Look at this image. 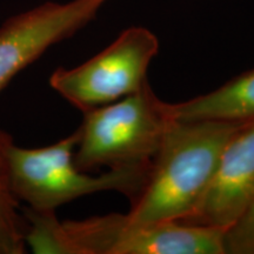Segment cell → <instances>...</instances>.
I'll use <instances>...</instances> for the list:
<instances>
[{
	"instance_id": "1",
	"label": "cell",
	"mask_w": 254,
	"mask_h": 254,
	"mask_svg": "<svg viewBox=\"0 0 254 254\" xmlns=\"http://www.w3.org/2000/svg\"><path fill=\"white\" fill-rule=\"evenodd\" d=\"M24 215L27 249L38 254H226V230L220 227L135 224L120 213L64 221L56 212L26 209Z\"/></svg>"
},
{
	"instance_id": "2",
	"label": "cell",
	"mask_w": 254,
	"mask_h": 254,
	"mask_svg": "<svg viewBox=\"0 0 254 254\" xmlns=\"http://www.w3.org/2000/svg\"><path fill=\"white\" fill-rule=\"evenodd\" d=\"M244 123L172 119L145 185L126 214L129 221L187 220L204 198L225 146Z\"/></svg>"
},
{
	"instance_id": "3",
	"label": "cell",
	"mask_w": 254,
	"mask_h": 254,
	"mask_svg": "<svg viewBox=\"0 0 254 254\" xmlns=\"http://www.w3.org/2000/svg\"><path fill=\"white\" fill-rule=\"evenodd\" d=\"M78 131L56 144L24 148L13 144L9 153L12 187L19 201L36 212H56L81 196L116 190L134 200L144 187L150 164L109 168L94 177L74 163Z\"/></svg>"
},
{
	"instance_id": "4",
	"label": "cell",
	"mask_w": 254,
	"mask_h": 254,
	"mask_svg": "<svg viewBox=\"0 0 254 254\" xmlns=\"http://www.w3.org/2000/svg\"><path fill=\"white\" fill-rule=\"evenodd\" d=\"M82 113L74 163L84 172L150 164L172 122L168 103L148 82L135 93Z\"/></svg>"
},
{
	"instance_id": "5",
	"label": "cell",
	"mask_w": 254,
	"mask_h": 254,
	"mask_svg": "<svg viewBox=\"0 0 254 254\" xmlns=\"http://www.w3.org/2000/svg\"><path fill=\"white\" fill-rule=\"evenodd\" d=\"M159 52L158 37L148 28H126L106 49L74 68H57L50 86L82 112L135 93L147 81Z\"/></svg>"
},
{
	"instance_id": "6",
	"label": "cell",
	"mask_w": 254,
	"mask_h": 254,
	"mask_svg": "<svg viewBox=\"0 0 254 254\" xmlns=\"http://www.w3.org/2000/svg\"><path fill=\"white\" fill-rule=\"evenodd\" d=\"M106 1H47L8 18L0 26V92L51 46L86 26Z\"/></svg>"
},
{
	"instance_id": "7",
	"label": "cell",
	"mask_w": 254,
	"mask_h": 254,
	"mask_svg": "<svg viewBox=\"0 0 254 254\" xmlns=\"http://www.w3.org/2000/svg\"><path fill=\"white\" fill-rule=\"evenodd\" d=\"M253 202L254 119H251L228 140L204 198L184 222L228 230Z\"/></svg>"
},
{
	"instance_id": "8",
	"label": "cell",
	"mask_w": 254,
	"mask_h": 254,
	"mask_svg": "<svg viewBox=\"0 0 254 254\" xmlns=\"http://www.w3.org/2000/svg\"><path fill=\"white\" fill-rule=\"evenodd\" d=\"M168 112L176 120L247 122L254 119V68L206 94L183 103H168Z\"/></svg>"
},
{
	"instance_id": "9",
	"label": "cell",
	"mask_w": 254,
	"mask_h": 254,
	"mask_svg": "<svg viewBox=\"0 0 254 254\" xmlns=\"http://www.w3.org/2000/svg\"><path fill=\"white\" fill-rule=\"evenodd\" d=\"M11 134L0 128V254H21L27 249V222L19 212L9 170V153L13 146Z\"/></svg>"
},
{
	"instance_id": "10",
	"label": "cell",
	"mask_w": 254,
	"mask_h": 254,
	"mask_svg": "<svg viewBox=\"0 0 254 254\" xmlns=\"http://www.w3.org/2000/svg\"><path fill=\"white\" fill-rule=\"evenodd\" d=\"M226 254H254V202L225 233Z\"/></svg>"
}]
</instances>
